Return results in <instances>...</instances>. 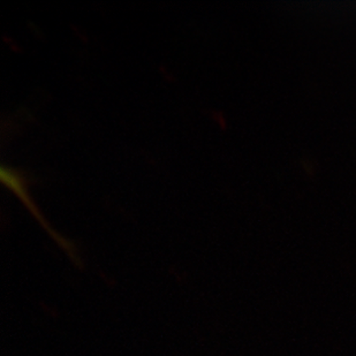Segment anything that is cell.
<instances>
[{
    "instance_id": "6da1fadb",
    "label": "cell",
    "mask_w": 356,
    "mask_h": 356,
    "mask_svg": "<svg viewBox=\"0 0 356 356\" xmlns=\"http://www.w3.org/2000/svg\"><path fill=\"white\" fill-rule=\"evenodd\" d=\"M0 179L3 185L7 188L10 189L12 192L20 198L21 202L27 207L28 210L31 212V215L34 216L35 218L38 219V222L40 225L43 226V229L47 231L54 241L57 242L58 245H60L61 248L64 249L66 254L71 257L72 261L76 264L81 266L80 257H79L78 252L75 249V245L71 241H68L66 238H63L60 234H58L44 218L42 213H40V209L35 203L34 200L31 198V193L28 189L27 177L19 171L17 168H10L7 165H1L0 168Z\"/></svg>"
}]
</instances>
